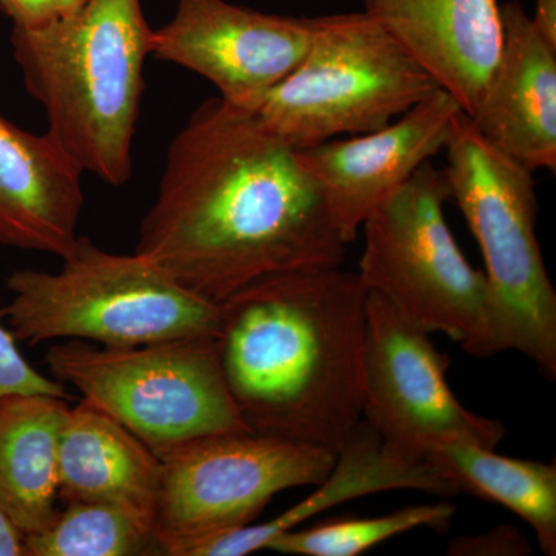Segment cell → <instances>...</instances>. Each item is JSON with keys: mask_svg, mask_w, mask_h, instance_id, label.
Masks as SVG:
<instances>
[{"mask_svg": "<svg viewBox=\"0 0 556 556\" xmlns=\"http://www.w3.org/2000/svg\"><path fill=\"white\" fill-rule=\"evenodd\" d=\"M450 555H526L530 546L514 527H497L481 536H459L450 543Z\"/></svg>", "mask_w": 556, "mask_h": 556, "instance_id": "23", "label": "cell"}, {"mask_svg": "<svg viewBox=\"0 0 556 556\" xmlns=\"http://www.w3.org/2000/svg\"><path fill=\"white\" fill-rule=\"evenodd\" d=\"M426 460L455 489L501 504L532 527L541 551L556 555V466L496 455L464 441L439 442Z\"/></svg>", "mask_w": 556, "mask_h": 556, "instance_id": "19", "label": "cell"}, {"mask_svg": "<svg viewBox=\"0 0 556 556\" xmlns=\"http://www.w3.org/2000/svg\"><path fill=\"white\" fill-rule=\"evenodd\" d=\"M316 17H292L226 0H177L174 16L153 30L152 56L214 84L219 98L244 108L298 67Z\"/></svg>", "mask_w": 556, "mask_h": 556, "instance_id": "11", "label": "cell"}, {"mask_svg": "<svg viewBox=\"0 0 556 556\" xmlns=\"http://www.w3.org/2000/svg\"><path fill=\"white\" fill-rule=\"evenodd\" d=\"M161 468L160 456L108 413L86 401L70 407L60 441L61 503L121 508L155 529Z\"/></svg>", "mask_w": 556, "mask_h": 556, "instance_id": "17", "label": "cell"}, {"mask_svg": "<svg viewBox=\"0 0 556 556\" xmlns=\"http://www.w3.org/2000/svg\"><path fill=\"white\" fill-rule=\"evenodd\" d=\"M530 20L540 35L556 47V0H535V13Z\"/></svg>", "mask_w": 556, "mask_h": 556, "instance_id": "25", "label": "cell"}, {"mask_svg": "<svg viewBox=\"0 0 556 556\" xmlns=\"http://www.w3.org/2000/svg\"><path fill=\"white\" fill-rule=\"evenodd\" d=\"M368 289L358 274L300 269L218 303V354L249 430L336 453L364 419Z\"/></svg>", "mask_w": 556, "mask_h": 556, "instance_id": "2", "label": "cell"}, {"mask_svg": "<svg viewBox=\"0 0 556 556\" xmlns=\"http://www.w3.org/2000/svg\"><path fill=\"white\" fill-rule=\"evenodd\" d=\"M317 489L263 525L215 533L179 547L175 556H244L266 551L270 541L311 518L357 497L391 490H420L453 496L455 489L427 463H409L390 452L367 420L353 431L336 455L334 466Z\"/></svg>", "mask_w": 556, "mask_h": 556, "instance_id": "16", "label": "cell"}, {"mask_svg": "<svg viewBox=\"0 0 556 556\" xmlns=\"http://www.w3.org/2000/svg\"><path fill=\"white\" fill-rule=\"evenodd\" d=\"M51 376L78 390L155 453L208 434L251 431L226 386L217 336L109 348L54 343Z\"/></svg>", "mask_w": 556, "mask_h": 556, "instance_id": "8", "label": "cell"}, {"mask_svg": "<svg viewBox=\"0 0 556 556\" xmlns=\"http://www.w3.org/2000/svg\"><path fill=\"white\" fill-rule=\"evenodd\" d=\"M441 89L367 13L316 17L298 67L244 105L294 149L382 129Z\"/></svg>", "mask_w": 556, "mask_h": 556, "instance_id": "6", "label": "cell"}, {"mask_svg": "<svg viewBox=\"0 0 556 556\" xmlns=\"http://www.w3.org/2000/svg\"><path fill=\"white\" fill-rule=\"evenodd\" d=\"M25 556H166L148 522L104 504H65L42 532L24 536Z\"/></svg>", "mask_w": 556, "mask_h": 556, "instance_id": "20", "label": "cell"}, {"mask_svg": "<svg viewBox=\"0 0 556 556\" xmlns=\"http://www.w3.org/2000/svg\"><path fill=\"white\" fill-rule=\"evenodd\" d=\"M346 247L298 149L218 97L170 142L135 252L218 305L273 274L339 268Z\"/></svg>", "mask_w": 556, "mask_h": 556, "instance_id": "1", "label": "cell"}, {"mask_svg": "<svg viewBox=\"0 0 556 556\" xmlns=\"http://www.w3.org/2000/svg\"><path fill=\"white\" fill-rule=\"evenodd\" d=\"M448 503L409 506L376 518H338L306 529H292L270 541L266 551L299 556H357L409 530L428 527L444 532L455 517Z\"/></svg>", "mask_w": 556, "mask_h": 556, "instance_id": "21", "label": "cell"}, {"mask_svg": "<svg viewBox=\"0 0 556 556\" xmlns=\"http://www.w3.org/2000/svg\"><path fill=\"white\" fill-rule=\"evenodd\" d=\"M3 393H40L70 399L65 386L31 367L9 329L0 324V394Z\"/></svg>", "mask_w": 556, "mask_h": 556, "instance_id": "22", "label": "cell"}, {"mask_svg": "<svg viewBox=\"0 0 556 556\" xmlns=\"http://www.w3.org/2000/svg\"><path fill=\"white\" fill-rule=\"evenodd\" d=\"M364 13L473 115L503 49L497 0H364Z\"/></svg>", "mask_w": 556, "mask_h": 556, "instance_id": "14", "label": "cell"}, {"mask_svg": "<svg viewBox=\"0 0 556 556\" xmlns=\"http://www.w3.org/2000/svg\"><path fill=\"white\" fill-rule=\"evenodd\" d=\"M447 201L444 169L428 161L362 225L358 277L428 334L444 332L470 356H493L489 281L457 247Z\"/></svg>", "mask_w": 556, "mask_h": 556, "instance_id": "7", "label": "cell"}, {"mask_svg": "<svg viewBox=\"0 0 556 556\" xmlns=\"http://www.w3.org/2000/svg\"><path fill=\"white\" fill-rule=\"evenodd\" d=\"M156 455L163 468L155 529L166 556L252 525L277 493L317 485L336 460L327 448L254 431L208 434Z\"/></svg>", "mask_w": 556, "mask_h": 556, "instance_id": "9", "label": "cell"}, {"mask_svg": "<svg viewBox=\"0 0 556 556\" xmlns=\"http://www.w3.org/2000/svg\"><path fill=\"white\" fill-rule=\"evenodd\" d=\"M448 367L427 331L368 291L364 419L402 459L426 463V450L447 441L495 450L506 437L500 420L457 401L445 379Z\"/></svg>", "mask_w": 556, "mask_h": 556, "instance_id": "10", "label": "cell"}, {"mask_svg": "<svg viewBox=\"0 0 556 556\" xmlns=\"http://www.w3.org/2000/svg\"><path fill=\"white\" fill-rule=\"evenodd\" d=\"M84 3H86V0H56L58 17L75 13Z\"/></svg>", "mask_w": 556, "mask_h": 556, "instance_id": "27", "label": "cell"}, {"mask_svg": "<svg viewBox=\"0 0 556 556\" xmlns=\"http://www.w3.org/2000/svg\"><path fill=\"white\" fill-rule=\"evenodd\" d=\"M152 40L141 0H86L43 27L11 31L25 89L46 110L47 134L84 174L115 188L131 177Z\"/></svg>", "mask_w": 556, "mask_h": 556, "instance_id": "3", "label": "cell"}, {"mask_svg": "<svg viewBox=\"0 0 556 556\" xmlns=\"http://www.w3.org/2000/svg\"><path fill=\"white\" fill-rule=\"evenodd\" d=\"M463 109L439 89L382 129L298 149L346 244L419 167L445 149Z\"/></svg>", "mask_w": 556, "mask_h": 556, "instance_id": "12", "label": "cell"}, {"mask_svg": "<svg viewBox=\"0 0 556 556\" xmlns=\"http://www.w3.org/2000/svg\"><path fill=\"white\" fill-rule=\"evenodd\" d=\"M504 42L473 115L490 142L530 172L556 169V47L521 3L501 5Z\"/></svg>", "mask_w": 556, "mask_h": 556, "instance_id": "13", "label": "cell"}, {"mask_svg": "<svg viewBox=\"0 0 556 556\" xmlns=\"http://www.w3.org/2000/svg\"><path fill=\"white\" fill-rule=\"evenodd\" d=\"M56 273L11 274L0 308L16 342L83 340L109 348L217 336V303L182 288L137 254H113L79 236Z\"/></svg>", "mask_w": 556, "mask_h": 556, "instance_id": "4", "label": "cell"}, {"mask_svg": "<svg viewBox=\"0 0 556 556\" xmlns=\"http://www.w3.org/2000/svg\"><path fill=\"white\" fill-rule=\"evenodd\" d=\"M68 399L0 394V508L24 536L42 532L60 501V441Z\"/></svg>", "mask_w": 556, "mask_h": 556, "instance_id": "18", "label": "cell"}, {"mask_svg": "<svg viewBox=\"0 0 556 556\" xmlns=\"http://www.w3.org/2000/svg\"><path fill=\"white\" fill-rule=\"evenodd\" d=\"M83 175L47 131L0 116V247L64 258L79 239Z\"/></svg>", "mask_w": 556, "mask_h": 556, "instance_id": "15", "label": "cell"}, {"mask_svg": "<svg viewBox=\"0 0 556 556\" xmlns=\"http://www.w3.org/2000/svg\"><path fill=\"white\" fill-rule=\"evenodd\" d=\"M444 150L450 200L484 258L493 351H519L555 379L556 292L536 236L533 172L490 142L466 113Z\"/></svg>", "mask_w": 556, "mask_h": 556, "instance_id": "5", "label": "cell"}, {"mask_svg": "<svg viewBox=\"0 0 556 556\" xmlns=\"http://www.w3.org/2000/svg\"><path fill=\"white\" fill-rule=\"evenodd\" d=\"M0 11L13 27L39 28L56 20V0H0Z\"/></svg>", "mask_w": 556, "mask_h": 556, "instance_id": "24", "label": "cell"}, {"mask_svg": "<svg viewBox=\"0 0 556 556\" xmlns=\"http://www.w3.org/2000/svg\"><path fill=\"white\" fill-rule=\"evenodd\" d=\"M0 556H25L24 535L0 508Z\"/></svg>", "mask_w": 556, "mask_h": 556, "instance_id": "26", "label": "cell"}]
</instances>
